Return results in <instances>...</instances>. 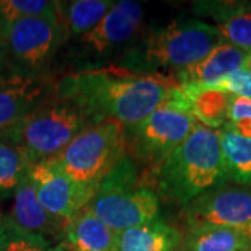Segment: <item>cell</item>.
Returning <instances> with one entry per match:
<instances>
[{"mask_svg":"<svg viewBox=\"0 0 251 251\" xmlns=\"http://www.w3.org/2000/svg\"><path fill=\"white\" fill-rule=\"evenodd\" d=\"M179 87L172 75L126 69L82 72L63 78L59 95L80 105L92 123L112 119L126 128L143 123Z\"/></svg>","mask_w":251,"mask_h":251,"instance_id":"cell-1","label":"cell"},{"mask_svg":"<svg viewBox=\"0 0 251 251\" xmlns=\"http://www.w3.org/2000/svg\"><path fill=\"white\" fill-rule=\"evenodd\" d=\"M225 180L219 131L200 123L156 169L159 193L181 206Z\"/></svg>","mask_w":251,"mask_h":251,"instance_id":"cell-2","label":"cell"},{"mask_svg":"<svg viewBox=\"0 0 251 251\" xmlns=\"http://www.w3.org/2000/svg\"><path fill=\"white\" fill-rule=\"evenodd\" d=\"M126 148V127L106 119L87 126L53 161L73 181L95 193L100 181L125 159Z\"/></svg>","mask_w":251,"mask_h":251,"instance_id":"cell-3","label":"cell"},{"mask_svg":"<svg viewBox=\"0 0 251 251\" xmlns=\"http://www.w3.org/2000/svg\"><path fill=\"white\" fill-rule=\"evenodd\" d=\"M225 42L215 25L198 18H180L151 32L128 66L151 72L156 69H186Z\"/></svg>","mask_w":251,"mask_h":251,"instance_id":"cell-4","label":"cell"},{"mask_svg":"<svg viewBox=\"0 0 251 251\" xmlns=\"http://www.w3.org/2000/svg\"><path fill=\"white\" fill-rule=\"evenodd\" d=\"M92 125L73 99L56 95L31 112L9 137L27 152L32 163L56 158L75 135Z\"/></svg>","mask_w":251,"mask_h":251,"instance_id":"cell-5","label":"cell"},{"mask_svg":"<svg viewBox=\"0 0 251 251\" xmlns=\"http://www.w3.org/2000/svg\"><path fill=\"white\" fill-rule=\"evenodd\" d=\"M0 39L13 72L35 75L53 59L64 38L56 16H41L10 24L0 32Z\"/></svg>","mask_w":251,"mask_h":251,"instance_id":"cell-6","label":"cell"},{"mask_svg":"<svg viewBox=\"0 0 251 251\" xmlns=\"http://www.w3.org/2000/svg\"><path fill=\"white\" fill-rule=\"evenodd\" d=\"M177 90L143 123L130 128L134 152L147 161L161 163L183 143L198 125L181 106Z\"/></svg>","mask_w":251,"mask_h":251,"instance_id":"cell-7","label":"cell"},{"mask_svg":"<svg viewBox=\"0 0 251 251\" xmlns=\"http://www.w3.org/2000/svg\"><path fill=\"white\" fill-rule=\"evenodd\" d=\"M187 227L224 226L246 230L251 225V186L225 180L181 208Z\"/></svg>","mask_w":251,"mask_h":251,"instance_id":"cell-8","label":"cell"},{"mask_svg":"<svg viewBox=\"0 0 251 251\" xmlns=\"http://www.w3.org/2000/svg\"><path fill=\"white\" fill-rule=\"evenodd\" d=\"M84 208L119 234L155 221L159 198L150 188L99 187Z\"/></svg>","mask_w":251,"mask_h":251,"instance_id":"cell-9","label":"cell"},{"mask_svg":"<svg viewBox=\"0 0 251 251\" xmlns=\"http://www.w3.org/2000/svg\"><path fill=\"white\" fill-rule=\"evenodd\" d=\"M35 196L50 215L69 222L95 194L73 181L53 159L32 163L29 172Z\"/></svg>","mask_w":251,"mask_h":251,"instance_id":"cell-10","label":"cell"},{"mask_svg":"<svg viewBox=\"0 0 251 251\" xmlns=\"http://www.w3.org/2000/svg\"><path fill=\"white\" fill-rule=\"evenodd\" d=\"M45 82L32 74H0V135H7L45 99Z\"/></svg>","mask_w":251,"mask_h":251,"instance_id":"cell-11","label":"cell"},{"mask_svg":"<svg viewBox=\"0 0 251 251\" xmlns=\"http://www.w3.org/2000/svg\"><path fill=\"white\" fill-rule=\"evenodd\" d=\"M143 7L131 0L115 1L108 14L97 27L80 36L81 45L94 54H106L127 44L143 21Z\"/></svg>","mask_w":251,"mask_h":251,"instance_id":"cell-12","label":"cell"},{"mask_svg":"<svg viewBox=\"0 0 251 251\" xmlns=\"http://www.w3.org/2000/svg\"><path fill=\"white\" fill-rule=\"evenodd\" d=\"M10 224L21 234V239L46 244L45 236H59L64 233L66 224L62 219L50 215L35 196L32 180L27 175L14 188V202L11 208Z\"/></svg>","mask_w":251,"mask_h":251,"instance_id":"cell-13","label":"cell"},{"mask_svg":"<svg viewBox=\"0 0 251 251\" xmlns=\"http://www.w3.org/2000/svg\"><path fill=\"white\" fill-rule=\"evenodd\" d=\"M251 54L222 42L202 60L177 72L176 80L181 87L211 88L225 75L243 67Z\"/></svg>","mask_w":251,"mask_h":251,"instance_id":"cell-14","label":"cell"},{"mask_svg":"<svg viewBox=\"0 0 251 251\" xmlns=\"http://www.w3.org/2000/svg\"><path fill=\"white\" fill-rule=\"evenodd\" d=\"M196 9L215 23L225 42L251 54V1H201Z\"/></svg>","mask_w":251,"mask_h":251,"instance_id":"cell-15","label":"cell"},{"mask_svg":"<svg viewBox=\"0 0 251 251\" xmlns=\"http://www.w3.org/2000/svg\"><path fill=\"white\" fill-rule=\"evenodd\" d=\"M181 240L179 229L155 219L117 234L116 251H175L180 249Z\"/></svg>","mask_w":251,"mask_h":251,"instance_id":"cell-16","label":"cell"},{"mask_svg":"<svg viewBox=\"0 0 251 251\" xmlns=\"http://www.w3.org/2000/svg\"><path fill=\"white\" fill-rule=\"evenodd\" d=\"M230 95L214 88H190L179 84V99L183 108L200 125L221 128L227 123Z\"/></svg>","mask_w":251,"mask_h":251,"instance_id":"cell-17","label":"cell"},{"mask_svg":"<svg viewBox=\"0 0 251 251\" xmlns=\"http://www.w3.org/2000/svg\"><path fill=\"white\" fill-rule=\"evenodd\" d=\"M112 0H73L57 1L56 17L63 32V38L82 36L97 27L99 21L113 7Z\"/></svg>","mask_w":251,"mask_h":251,"instance_id":"cell-18","label":"cell"},{"mask_svg":"<svg viewBox=\"0 0 251 251\" xmlns=\"http://www.w3.org/2000/svg\"><path fill=\"white\" fill-rule=\"evenodd\" d=\"M181 251H251L249 236L242 229L224 226L187 227Z\"/></svg>","mask_w":251,"mask_h":251,"instance_id":"cell-19","label":"cell"},{"mask_svg":"<svg viewBox=\"0 0 251 251\" xmlns=\"http://www.w3.org/2000/svg\"><path fill=\"white\" fill-rule=\"evenodd\" d=\"M225 179L251 186V140L240 135L230 123L219 130Z\"/></svg>","mask_w":251,"mask_h":251,"instance_id":"cell-20","label":"cell"},{"mask_svg":"<svg viewBox=\"0 0 251 251\" xmlns=\"http://www.w3.org/2000/svg\"><path fill=\"white\" fill-rule=\"evenodd\" d=\"M32 162L27 152L9 135H0V191L17 187L29 172Z\"/></svg>","mask_w":251,"mask_h":251,"instance_id":"cell-21","label":"cell"},{"mask_svg":"<svg viewBox=\"0 0 251 251\" xmlns=\"http://www.w3.org/2000/svg\"><path fill=\"white\" fill-rule=\"evenodd\" d=\"M57 1L49 0H0V32L18 20L56 16Z\"/></svg>","mask_w":251,"mask_h":251,"instance_id":"cell-22","label":"cell"},{"mask_svg":"<svg viewBox=\"0 0 251 251\" xmlns=\"http://www.w3.org/2000/svg\"><path fill=\"white\" fill-rule=\"evenodd\" d=\"M211 88L236 98H251V56L243 67L225 75Z\"/></svg>","mask_w":251,"mask_h":251,"instance_id":"cell-23","label":"cell"},{"mask_svg":"<svg viewBox=\"0 0 251 251\" xmlns=\"http://www.w3.org/2000/svg\"><path fill=\"white\" fill-rule=\"evenodd\" d=\"M3 251H72L69 249V246L66 243L57 244L54 247H48L46 244L42 243L32 242V240H27V239H14L6 244Z\"/></svg>","mask_w":251,"mask_h":251,"instance_id":"cell-24","label":"cell"},{"mask_svg":"<svg viewBox=\"0 0 251 251\" xmlns=\"http://www.w3.org/2000/svg\"><path fill=\"white\" fill-rule=\"evenodd\" d=\"M243 119H251V98L232 97L227 109V123H234Z\"/></svg>","mask_w":251,"mask_h":251,"instance_id":"cell-25","label":"cell"},{"mask_svg":"<svg viewBox=\"0 0 251 251\" xmlns=\"http://www.w3.org/2000/svg\"><path fill=\"white\" fill-rule=\"evenodd\" d=\"M230 126L239 134L251 140V119H243V120H239V122L230 123Z\"/></svg>","mask_w":251,"mask_h":251,"instance_id":"cell-26","label":"cell"},{"mask_svg":"<svg viewBox=\"0 0 251 251\" xmlns=\"http://www.w3.org/2000/svg\"><path fill=\"white\" fill-rule=\"evenodd\" d=\"M7 64V59H6V52H4V48H3V42L0 39V73L3 72V69L6 67Z\"/></svg>","mask_w":251,"mask_h":251,"instance_id":"cell-27","label":"cell"},{"mask_svg":"<svg viewBox=\"0 0 251 251\" xmlns=\"http://www.w3.org/2000/svg\"><path fill=\"white\" fill-rule=\"evenodd\" d=\"M244 232H246V234L249 236V240H250V243H251V225L249 226V227H247V229H246V230H244Z\"/></svg>","mask_w":251,"mask_h":251,"instance_id":"cell-28","label":"cell"}]
</instances>
